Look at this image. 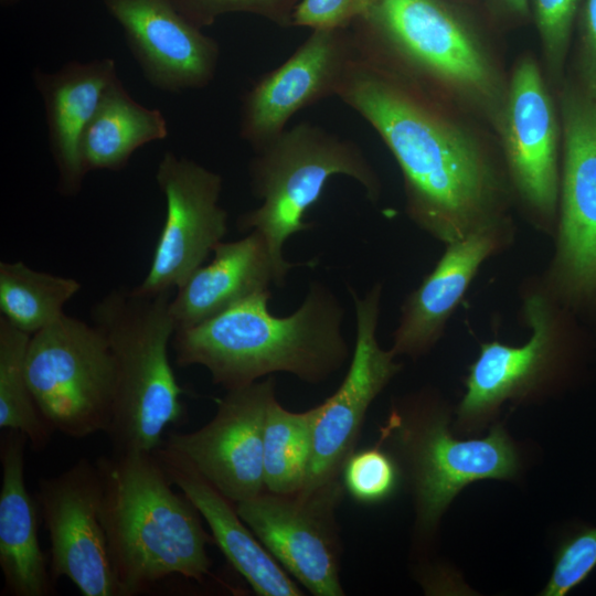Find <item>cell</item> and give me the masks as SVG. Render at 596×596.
Returning a JSON list of instances; mask_svg holds the SVG:
<instances>
[{
	"mask_svg": "<svg viewBox=\"0 0 596 596\" xmlns=\"http://www.w3.org/2000/svg\"><path fill=\"white\" fill-rule=\"evenodd\" d=\"M100 501L99 471L86 458L39 480L36 502L50 539L52 579L68 578L84 596H120Z\"/></svg>",
	"mask_w": 596,
	"mask_h": 596,
	"instance_id": "16",
	"label": "cell"
},
{
	"mask_svg": "<svg viewBox=\"0 0 596 596\" xmlns=\"http://www.w3.org/2000/svg\"><path fill=\"white\" fill-rule=\"evenodd\" d=\"M579 87L596 99V0H586L581 17Z\"/></svg>",
	"mask_w": 596,
	"mask_h": 596,
	"instance_id": "33",
	"label": "cell"
},
{
	"mask_svg": "<svg viewBox=\"0 0 596 596\" xmlns=\"http://www.w3.org/2000/svg\"><path fill=\"white\" fill-rule=\"evenodd\" d=\"M493 128L512 188L534 224L551 233L558 212L562 126L542 70L532 56L514 64Z\"/></svg>",
	"mask_w": 596,
	"mask_h": 596,
	"instance_id": "11",
	"label": "cell"
},
{
	"mask_svg": "<svg viewBox=\"0 0 596 596\" xmlns=\"http://www.w3.org/2000/svg\"><path fill=\"white\" fill-rule=\"evenodd\" d=\"M79 289L74 278L35 270L23 262L0 263L1 317L30 336L60 319Z\"/></svg>",
	"mask_w": 596,
	"mask_h": 596,
	"instance_id": "25",
	"label": "cell"
},
{
	"mask_svg": "<svg viewBox=\"0 0 596 596\" xmlns=\"http://www.w3.org/2000/svg\"><path fill=\"white\" fill-rule=\"evenodd\" d=\"M341 478L312 491H264L235 503L236 511L281 567L316 596H342L341 546L334 512Z\"/></svg>",
	"mask_w": 596,
	"mask_h": 596,
	"instance_id": "12",
	"label": "cell"
},
{
	"mask_svg": "<svg viewBox=\"0 0 596 596\" xmlns=\"http://www.w3.org/2000/svg\"><path fill=\"white\" fill-rule=\"evenodd\" d=\"M509 219L446 244L434 269L405 299L391 351L417 358L440 339L482 263L511 243Z\"/></svg>",
	"mask_w": 596,
	"mask_h": 596,
	"instance_id": "19",
	"label": "cell"
},
{
	"mask_svg": "<svg viewBox=\"0 0 596 596\" xmlns=\"http://www.w3.org/2000/svg\"><path fill=\"white\" fill-rule=\"evenodd\" d=\"M560 117L556 242L545 287L596 333V99L566 85Z\"/></svg>",
	"mask_w": 596,
	"mask_h": 596,
	"instance_id": "7",
	"label": "cell"
},
{
	"mask_svg": "<svg viewBox=\"0 0 596 596\" xmlns=\"http://www.w3.org/2000/svg\"><path fill=\"white\" fill-rule=\"evenodd\" d=\"M319 405L306 412H290L275 398L264 428L265 490L277 494L300 491L309 472L313 428Z\"/></svg>",
	"mask_w": 596,
	"mask_h": 596,
	"instance_id": "26",
	"label": "cell"
},
{
	"mask_svg": "<svg viewBox=\"0 0 596 596\" xmlns=\"http://www.w3.org/2000/svg\"><path fill=\"white\" fill-rule=\"evenodd\" d=\"M355 41L445 99L459 102L493 126L505 95L483 41L447 0H376L354 22Z\"/></svg>",
	"mask_w": 596,
	"mask_h": 596,
	"instance_id": "4",
	"label": "cell"
},
{
	"mask_svg": "<svg viewBox=\"0 0 596 596\" xmlns=\"http://www.w3.org/2000/svg\"><path fill=\"white\" fill-rule=\"evenodd\" d=\"M169 134L164 115L135 100L120 78L105 93L81 147L83 168L119 171L136 150Z\"/></svg>",
	"mask_w": 596,
	"mask_h": 596,
	"instance_id": "24",
	"label": "cell"
},
{
	"mask_svg": "<svg viewBox=\"0 0 596 596\" xmlns=\"http://www.w3.org/2000/svg\"><path fill=\"white\" fill-rule=\"evenodd\" d=\"M171 292L115 289L92 308V321L111 351L116 386L106 430L114 453H153L169 425L185 416L182 389L169 360L175 332Z\"/></svg>",
	"mask_w": 596,
	"mask_h": 596,
	"instance_id": "5",
	"label": "cell"
},
{
	"mask_svg": "<svg viewBox=\"0 0 596 596\" xmlns=\"http://www.w3.org/2000/svg\"><path fill=\"white\" fill-rule=\"evenodd\" d=\"M349 494L362 503H377L396 490L401 470L396 460L380 446L354 451L341 473Z\"/></svg>",
	"mask_w": 596,
	"mask_h": 596,
	"instance_id": "28",
	"label": "cell"
},
{
	"mask_svg": "<svg viewBox=\"0 0 596 596\" xmlns=\"http://www.w3.org/2000/svg\"><path fill=\"white\" fill-rule=\"evenodd\" d=\"M276 398L275 379L226 391L213 418L190 433H168L161 445L185 458L232 502L265 491L264 428Z\"/></svg>",
	"mask_w": 596,
	"mask_h": 596,
	"instance_id": "15",
	"label": "cell"
},
{
	"mask_svg": "<svg viewBox=\"0 0 596 596\" xmlns=\"http://www.w3.org/2000/svg\"><path fill=\"white\" fill-rule=\"evenodd\" d=\"M549 75L555 81L563 74L581 0H531Z\"/></svg>",
	"mask_w": 596,
	"mask_h": 596,
	"instance_id": "29",
	"label": "cell"
},
{
	"mask_svg": "<svg viewBox=\"0 0 596 596\" xmlns=\"http://www.w3.org/2000/svg\"><path fill=\"white\" fill-rule=\"evenodd\" d=\"M285 283L260 233L251 231L241 240L222 241L213 259L195 269L171 299L175 330L201 323L270 285L283 287Z\"/></svg>",
	"mask_w": 596,
	"mask_h": 596,
	"instance_id": "22",
	"label": "cell"
},
{
	"mask_svg": "<svg viewBox=\"0 0 596 596\" xmlns=\"http://www.w3.org/2000/svg\"><path fill=\"white\" fill-rule=\"evenodd\" d=\"M29 340L30 334L0 317V428L22 433L32 449L40 451L54 430L43 419L26 382Z\"/></svg>",
	"mask_w": 596,
	"mask_h": 596,
	"instance_id": "27",
	"label": "cell"
},
{
	"mask_svg": "<svg viewBox=\"0 0 596 596\" xmlns=\"http://www.w3.org/2000/svg\"><path fill=\"white\" fill-rule=\"evenodd\" d=\"M336 97L391 151L403 177L405 211L419 228L448 244L509 219L503 175L448 102L355 40Z\"/></svg>",
	"mask_w": 596,
	"mask_h": 596,
	"instance_id": "1",
	"label": "cell"
},
{
	"mask_svg": "<svg viewBox=\"0 0 596 596\" xmlns=\"http://www.w3.org/2000/svg\"><path fill=\"white\" fill-rule=\"evenodd\" d=\"M523 309L531 328L526 342L481 343L457 409L461 424L475 426L489 419L503 402L525 396L545 377L567 381L584 363L589 347L586 326L545 286L528 291Z\"/></svg>",
	"mask_w": 596,
	"mask_h": 596,
	"instance_id": "9",
	"label": "cell"
},
{
	"mask_svg": "<svg viewBox=\"0 0 596 596\" xmlns=\"http://www.w3.org/2000/svg\"><path fill=\"white\" fill-rule=\"evenodd\" d=\"M100 520L120 596L151 590L178 576L202 581L212 565L211 536L188 497L173 490L153 453H111L95 461Z\"/></svg>",
	"mask_w": 596,
	"mask_h": 596,
	"instance_id": "3",
	"label": "cell"
},
{
	"mask_svg": "<svg viewBox=\"0 0 596 596\" xmlns=\"http://www.w3.org/2000/svg\"><path fill=\"white\" fill-rule=\"evenodd\" d=\"M299 0H192L191 17L196 25L205 28L227 13H252L278 24L290 25Z\"/></svg>",
	"mask_w": 596,
	"mask_h": 596,
	"instance_id": "32",
	"label": "cell"
},
{
	"mask_svg": "<svg viewBox=\"0 0 596 596\" xmlns=\"http://www.w3.org/2000/svg\"><path fill=\"white\" fill-rule=\"evenodd\" d=\"M155 456L170 480L194 504L212 539L231 565L259 596H300L301 589L238 515L235 503L221 493L181 455L160 445Z\"/></svg>",
	"mask_w": 596,
	"mask_h": 596,
	"instance_id": "21",
	"label": "cell"
},
{
	"mask_svg": "<svg viewBox=\"0 0 596 596\" xmlns=\"http://www.w3.org/2000/svg\"><path fill=\"white\" fill-rule=\"evenodd\" d=\"M166 201V220L150 267L134 289L155 295L178 289L213 254L227 233V211L220 205L222 177L173 151L156 170Z\"/></svg>",
	"mask_w": 596,
	"mask_h": 596,
	"instance_id": "13",
	"label": "cell"
},
{
	"mask_svg": "<svg viewBox=\"0 0 596 596\" xmlns=\"http://www.w3.org/2000/svg\"><path fill=\"white\" fill-rule=\"evenodd\" d=\"M596 568V526L582 525L556 550L551 576L540 595L565 596Z\"/></svg>",
	"mask_w": 596,
	"mask_h": 596,
	"instance_id": "30",
	"label": "cell"
},
{
	"mask_svg": "<svg viewBox=\"0 0 596 596\" xmlns=\"http://www.w3.org/2000/svg\"><path fill=\"white\" fill-rule=\"evenodd\" d=\"M376 0H299L290 25L311 30L349 29L364 18Z\"/></svg>",
	"mask_w": 596,
	"mask_h": 596,
	"instance_id": "31",
	"label": "cell"
},
{
	"mask_svg": "<svg viewBox=\"0 0 596 596\" xmlns=\"http://www.w3.org/2000/svg\"><path fill=\"white\" fill-rule=\"evenodd\" d=\"M269 289L256 292L193 327L175 330V363L205 368L226 391L276 372L318 384L349 358L342 332L344 309L334 292L313 280L290 315L269 312Z\"/></svg>",
	"mask_w": 596,
	"mask_h": 596,
	"instance_id": "2",
	"label": "cell"
},
{
	"mask_svg": "<svg viewBox=\"0 0 596 596\" xmlns=\"http://www.w3.org/2000/svg\"><path fill=\"white\" fill-rule=\"evenodd\" d=\"M396 441L412 486L418 530L435 529L453 499L467 485L511 479L520 469L519 453L498 424L483 438L456 439L440 414L421 405L409 414L396 409L382 429Z\"/></svg>",
	"mask_w": 596,
	"mask_h": 596,
	"instance_id": "10",
	"label": "cell"
},
{
	"mask_svg": "<svg viewBox=\"0 0 596 596\" xmlns=\"http://www.w3.org/2000/svg\"><path fill=\"white\" fill-rule=\"evenodd\" d=\"M353 53L351 30H312L284 63L242 95L240 137L258 150L280 135L298 111L336 96Z\"/></svg>",
	"mask_w": 596,
	"mask_h": 596,
	"instance_id": "17",
	"label": "cell"
},
{
	"mask_svg": "<svg viewBox=\"0 0 596 596\" xmlns=\"http://www.w3.org/2000/svg\"><path fill=\"white\" fill-rule=\"evenodd\" d=\"M21 0H0L1 6L3 7H10L13 4H17Z\"/></svg>",
	"mask_w": 596,
	"mask_h": 596,
	"instance_id": "35",
	"label": "cell"
},
{
	"mask_svg": "<svg viewBox=\"0 0 596 596\" xmlns=\"http://www.w3.org/2000/svg\"><path fill=\"white\" fill-rule=\"evenodd\" d=\"M32 78L44 105L57 190L74 196L86 175L81 157L83 137L105 93L119 78L116 62L111 57L70 61L54 72L35 68Z\"/></svg>",
	"mask_w": 596,
	"mask_h": 596,
	"instance_id": "20",
	"label": "cell"
},
{
	"mask_svg": "<svg viewBox=\"0 0 596 596\" xmlns=\"http://www.w3.org/2000/svg\"><path fill=\"white\" fill-rule=\"evenodd\" d=\"M24 372L36 407L54 432L73 438L106 433L116 372L108 342L95 324L64 313L30 336Z\"/></svg>",
	"mask_w": 596,
	"mask_h": 596,
	"instance_id": "8",
	"label": "cell"
},
{
	"mask_svg": "<svg viewBox=\"0 0 596 596\" xmlns=\"http://www.w3.org/2000/svg\"><path fill=\"white\" fill-rule=\"evenodd\" d=\"M121 28L147 82L159 91L201 89L214 79L219 42L189 21L170 0H103Z\"/></svg>",
	"mask_w": 596,
	"mask_h": 596,
	"instance_id": "18",
	"label": "cell"
},
{
	"mask_svg": "<svg viewBox=\"0 0 596 596\" xmlns=\"http://www.w3.org/2000/svg\"><path fill=\"white\" fill-rule=\"evenodd\" d=\"M493 7L503 14L514 18L524 19L530 11L529 0H490Z\"/></svg>",
	"mask_w": 596,
	"mask_h": 596,
	"instance_id": "34",
	"label": "cell"
},
{
	"mask_svg": "<svg viewBox=\"0 0 596 596\" xmlns=\"http://www.w3.org/2000/svg\"><path fill=\"white\" fill-rule=\"evenodd\" d=\"M334 175L355 180L370 202L379 201L381 180L360 146L319 125L299 123L254 151L249 185L262 204L241 214L237 228L260 233L285 276L296 266L315 264L287 262L283 247L291 235L312 228L305 216Z\"/></svg>",
	"mask_w": 596,
	"mask_h": 596,
	"instance_id": "6",
	"label": "cell"
},
{
	"mask_svg": "<svg viewBox=\"0 0 596 596\" xmlns=\"http://www.w3.org/2000/svg\"><path fill=\"white\" fill-rule=\"evenodd\" d=\"M26 443L17 430H7L1 439L0 567L10 595L49 596L54 589L38 536L39 505L24 479Z\"/></svg>",
	"mask_w": 596,
	"mask_h": 596,
	"instance_id": "23",
	"label": "cell"
},
{
	"mask_svg": "<svg viewBox=\"0 0 596 596\" xmlns=\"http://www.w3.org/2000/svg\"><path fill=\"white\" fill-rule=\"evenodd\" d=\"M349 292L355 310L351 363L339 389L319 405L309 472L300 491H312L341 478L355 451L370 405L402 368L391 349H382L376 338L381 284H374L363 297L351 287Z\"/></svg>",
	"mask_w": 596,
	"mask_h": 596,
	"instance_id": "14",
	"label": "cell"
}]
</instances>
